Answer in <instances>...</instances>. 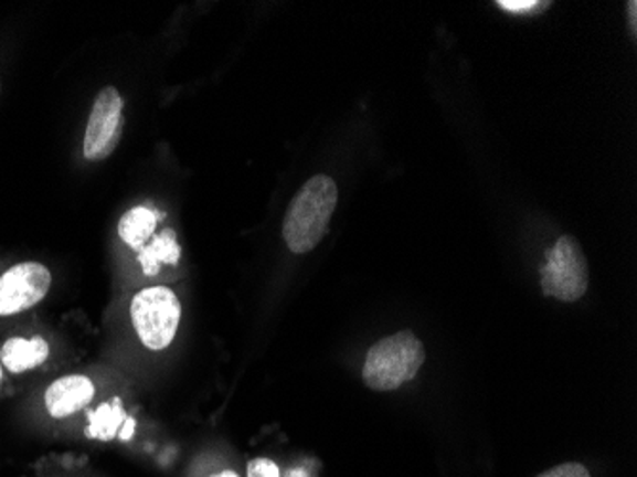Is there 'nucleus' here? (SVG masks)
<instances>
[{"label":"nucleus","mask_w":637,"mask_h":477,"mask_svg":"<svg viewBox=\"0 0 637 477\" xmlns=\"http://www.w3.org/2000/svg\"><path fill=\"white\" fill-rule=\"evenodd\" d=\"M497 7L502 8L506 12H513V14H539L544 12L550 2H539V0H500Z\"/></svg>","instance_id":"11"},{"label":"nucleus","mask_w":637,"mask_h":477,"mask_svg":"<svg viewBox=\"0 0 637 477\" xmlns=\"http://www.w3.org/2000/svg\"><path fill=\"white\" fill-rule=\"evenodd\" d=\"M539 477H592L590 471L582 464L567 463L555 466L552 470L540 474Z\"/></svg>","instance_id":"13"},{"label":"nucleus","mask_w":637,"mask_h":477,"mask_svg":"<svg viewBox=\"0 0 637 477\" xmlns=\"http://www.w3.org/2000/svg\"><path fill=\"white\" fill-rule=\"evenodd\" d=\"M182 256V248L178 245L174 230H164V232L155 235L149 245L144 246L138 253L141 272L146 275H157L164 264L176 266Z\"/></svg>","instance_id":"9"},{"label":"nucleus","mask_w":637,"mask_h":477,"mask_svg":"<svg viewBox=\"0 0 637 477\" xmlns=\"http://www.w3.org/2000/svg\"><path fill=\"white\" fill-rule=\"evenodd\" d=\"M50 269L39 262H23L0 275V316H15L49 295Z\"/></svg>","instance_id":"6"},{"label":"nucleus","mask_w":637,"mask_h":477,"mask_svg":"<svg viewBox=\"0 0 637 477\" xmlns=\"http://www.w3.org/2000/svg\"><path fill=\"white\" fill-rule=\"evenodd\" d=\"M0 382H2V369H0Z\"/></svg>","instance_id":"15"},{"label":"nucleus","mask_w":637,"mask_h":477,"mask_svg":"<svg viewBox=\"0 0 637 477\" xmlns=\"http://www.w3.org/2000/svg\"><path fill=\"white\" fill-rule=\"evenodd\" d=\"M123 96L115 86H106L98 92L94 99L88 125L85 132V159L88 161H104L112 157L119 146L125 115H123Z\"/></svg>","instance_id":"5"},{"label":"nucleus","mask_w":637,"mask_h":477,"mask_svg":"<svg viewBox=\"0 0 637 477\" xmlns=\"http://www.w3.org/2000/svg\"><path fill=\"white\" fill-rule=\"evenodd\" d=\"M50 346L44 338H10L2 346L0 359L10 372H25L43 365L49 359Z\"/></svg>","instance_id":"8"},{"label":"nucleus","mask_w":637,"mask_h":477,"mask_svg":"<svg viewBox=\"0 0 637 477\" xmlns=\"http://www.w3.org/2000/svg\"><path fill=\"white\" fill-rule=\"evenodd\" d=\"M540 275L544 295L561 303L581 300L590 283L588 262L581 245L571 235L558 239L546 253V264Z\"/></svg>","instance_id":"4"},{"label":"nucleus","mask_w":637,"mask_h":477,"mask_svg":"<svg viewBox=\"0 0 637 477\" xmlns=\"http://www.w3.org/2000/svg\"><path fill=\"white\" fill-rule=\"evenodd\" d=\"M337 204V182L330 176H314L301 186L283 222V239L290 253L306 254L321 243Z\"/></svg>","instance_id":"1"},{"label":"nucleus","mask_w":637,"mask_h":477,"mask_svg":"<svg viewBox=\"0 0 637 477\" xmlns=\"http://www.w3.org/2000/svg\"><path fill=\"white\" fill-rule=\"evenodd\" d=\"M248 477H280L279 466L269 458H254L248 463Z\"/></svg>","instance_id":"12"},{"label":"nucleus","mask_w":637,"mask_h":477,"mask_svg":"<svg viewBox=\"0 0 637 477\" xmlns=\"http://www.w3.org/2000/svg\"><path fill=\"white\" fill-rule=\"evenodd\" d=\"M426 361L421 340L411 330L382 338L364 359L363 380L374 392H392L418 374Z\"/></svg>","instance_id":"2"},{"label":"nucleus","mask_w":637,"mask_h":477,"mask_svg":"<svg viewBox=\"0 0 637 477\" xmlns=\"http://www.w3.org/2000/svg\"><path fill=\"white\" fill-rule=\"evenodd\" d=\"M134 330L141 344L161 351L174 342L182 319V304L169 287H148L130 304Z\"/></svg>","instance_id":"3"},{"label":"nucleus","mask_w":637,"mask_h":477,"mask_svg":"<svg viewBox=\"0 0 637 477\" xmlns=\"http://www.w3.org/2000/svg\"><path fill=\"white\" fill-rule=\"evenodd\" d=\"M157 227V212L148 206H136L120 218L119 235L128 246L141 251Z\"/></svg>","instance_id":"10"},{"label":"nucleus","mask_w":637,"mask_h":477,"mask_svg":"<svg viewBox=\"0 0 637 477\" xmlns=\"http://www.w3.org/2000/svg\"><path fill=\"white\" fill-rule=\"evenodd\" d=\"M209 477H238V476L233 470H222L217 471V474H212V476Z\"/></svg>","instance_id":"14"},{"label":"nucleus","mask_w":637,"mask_h":477,"mask_svg":"<svg viewBox=\"0 0 637 477\" xmlns=\"http://www.w3.org/2000/svg\"><path fill=\"white\" fill-rule=\"evenodd\" d=\"M96 393L92 380L83 374H70L50 384L44 403L52 418H65L91 403Z\"/></svg>","instance_id":"7"}]
</instances>
